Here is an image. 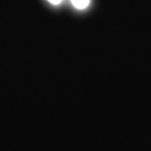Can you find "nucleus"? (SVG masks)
<instances>
[{
    "instance_id": "nucleus-2",
    "label": "nucleus",
    "mask_w": 151,
    "mask_h": 151,
    "mask_svg": "<svg viewBox=\"0 0 151 151\" xmlns=\"http://www.w3.org/2000/svg\"><path fill=\"white\" fill-rule=\"evenodd\" d=\"M48 1L50 4H53V5H60L63 0H48Z\"/></svg>"
},
{
    "instance_id": "nucleus-1",
    "label": "nucleus",
    "mask_w": 151,
    "mask_h": 151,
    "mask_svg": "<svg viewBox=\"0 0 151 151\" xmlns=\"http://www.w3.org/2000/svg\"><path fill=\"white\" fill-rule=\"evenodd\" d=\"M72 5L75 7L76 9H85L87 6L90 5L91 0H70Z\"/></svg>"
}]
</instances>
